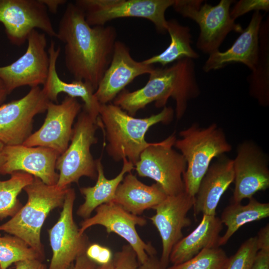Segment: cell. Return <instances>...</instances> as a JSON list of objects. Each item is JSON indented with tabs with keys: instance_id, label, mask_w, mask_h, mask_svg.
<instances>
[{
	"instance_id": "cell-1",
	"label": "cell",
	"mask_w": 269,
	"mask_h": 269,
	"mask_svg": "<svg viewBox=\"0 0 269 269\" xmlns=\"http://www.w3.org/2000/svg\"><path fill=\"white\" fill-rule=\"evenodd\" d=\"M117 32L112 25H90L83 11L67 3L56 38L64 43L65 66L75 80L90 84L96 90L114 53Z\"/></svg>"
},
{
	"instance_id": "cell-2",
	"label": "cell",
	"mask_w": 269,
	"mask_h": 269,
	"mask_svg": "<svg viewBox=\"0 0 269 269\" xmlns=\"http://www.w3.org/2000/svg\"><path fill=\"white\" fill-rule=\"evenodd\" d=\"M200 94L194 60L184 58L169 66L154 67L143 87L131 92L124 90L113 104L134 117L152 102L157 108H164L172 98L176 103V117L179 120L186 111L188 102Z\"/></svg>"
},
{
	"instance_id": "cell-3",
	"label": "cell",
	"mask_w": 269,
	"mask_h": 269,
	"mask_svg": "<svg viewBox=\"0 0 269 269\" xmlns=\"http://www.w3.org/2000/svg\"><path fill=\"white\" fill-rule=\"evenodd\" d=\"M174 115V110L165 106L156 114L137 118L113 103L101 104L98 120L107 141L108 154L117 162L126 158L134 165L141 152L152 143L145 139L149 129L158 123H170Z\"/></svg>"
},
{
	"instance_id": "cell-4",
	"label": "cell",
	"mask_w": 269,
	"mask_h": 269,
	"mask_svg": "<svg viewBox=\"0 0 269 269\" xmlns=\"http://www.w3.org/2000/svg\"><path fill=\"white\" fill-rule=\"evenodd\" d=\"M69 187L47 185L34 177L32 182L23 188L28 197L26 203L0 225V231L21 239L44 258L40 238L42 227L53 209L62 207Z\"/></svg>"
},
{
	"instance_id": "cell-5",
	"label": "cell",
	"mask_w": 269,
	"mask_h": 269,
	"mask_svg": "<svg viewBox=\"0 0 269 269\" xmlns=\"http://www.w3.org/2000/svg\"><path fill=\"white\" fill-rule=\"evenodd\" d=\"M174 146L178 149L186 162L183 175L184 191L195 197L200 181L213 158L231 151L232 146L225 134L216 123L201 128L196 123L179 134Z\"/></svg>"
},
{
	"instance_id": "cell-6",
	"label": "cell",
	"mask_w": 269,
	"mask_h": 269,
	"mask_svg": "<svg viewBox=\"0 0 269 269\" xmlns=\"http://www.w3.org/2000/svg\"><path fill=\"white\" fill-rule=\"evenodd\" d=\"M98 128V119H94L83 109L73 128L70 144L56 161V169L59 171L58 186L69 187L72 183H78L82 176L97 179L96 160L91 154L90 148L98 142L95 134Z\"/></svg>"
},
{
	"instance_id": "cell-7",
	"label": "cell",
	"mask_w": 269,
	"mask_h": 269,
	"mask_svg": "<svg viewBox=\"0 0 269 269\" xmlns=\"http://www.w3.org/2000/svg\"><path fill=\"white\" fill-rule=\"evenodd\" d=\"M232 0H221L212 5L203 0H175L172 7L184 18H190L199 25L200 33L197 48L210 54L219 50L228 34L234 31L241 33L243 29L236 23L230 14Z\"/></svg>"
},
{
	"instance_id": "cell-8",
	"label": "cell",
	"mask_w": 269,
	"mask_h": 269,
	"mask_svg": "<svg viewBox=\"0 0 269 269\" xmlns=\"http://www.w3.org/2000/svg\"><path fill=\"white\" fill-rule=\"evenodd\" d=\"M175 0H76L74 3L84 12L92 26H104L113 19L135 17L147 19L160 34H165V13Z\"/></svg>"
},
{
	"instance_id": "cell-9",
	"label": "cell",
	"mask_w": 269,
	"mask_h": 269,
	"mask_svg": "<svg viewBox=\"0 0 269 269\" xmlns=\"http://www.w3.org/2000/svg\"><path fill=\"white\" fill-rule=\"evenodd\" d=\"M176 139L174 132L161 141L152 142L134 165L138 176L154 180L167 196L184 191L183 175L187 164L181 153L173 148Z\"/></svg>"
},
{
	"instance_id": "cell-10",
	"label": "cell",
	"mask_w": 269,
	"mask_h": 269,
	"mask_svg": "<svg viewBox=\"0 0 269 269\" xmlns=\"http://www.w3.org/2000/svg\"><path fill=\"white\" fill-rule=\"evenodd\" d=\"M26 41L27 48L22 55L9 65L0 66V79L8 94L20 87L43 85L47 78L49 57L46 51V34L34 29Z\"/></svg>"
},
{
	"instance_id": "cell-11",
	"label": "cell",
	"mask_w": 269,
	"mask_h": 269,
	"mask_svg": "<svg viewBox=\"0 0 269 269\" xmlns=\"http://www.w3.org/2000/svg\"><path fill=\"white\" fill-rule=\"evenodd\" d=\"M76 194L69 187L57 222L48 230L52 256L48 269H69L76 259L85 254L90 244L88 237L81 234L73 218Z\"/></svg>"
},
{
	"instance_id": "cell-12",
	"label": "cell",
	"mask_w": 269,
	"mask_h": 269,
	"mask_svg": "<svg viewBox=\"0 0 269 269\" xmlns=\"http://www.w3.org/2000/svg\"><path fill=\"white\" fill-rule=\"evenodd\" d=\"M0 23L9 41L18 46L27 41L34 29L56 37L48 9L41 0H0Z\"/></svg>"
},
{
	"instance_id": "cell-13",
	"label": "cell",
	"mask_w": 269,
	"mask_h": 269,
	"mask_svg": "<svg viewBox=\"0 0 269 269\" xmlns=\"http://www.w3.org/2000/svg\"><path fill=\"white\" fill-rule=\"evenodd\" d=\"M49 102L38 86L20 99L0 105V141L5 145L22 144L32 134L34 117L45 112Z\"/></svg>"
},
{
	"instance_id": "cell-14",
	"label": "cell",
	"mask_w": 269,
	"mask_h": 269,
	"mask_svg": "<svg viewBox=\"0 0 269 269\" xmlns=\"http://www.w3.org/2000/svg\"><path fill=\"white\" fill-rule=\"evenodd\" d=\"M95 210L94 216L81 222V234L93 226L101 225L108 234L113 233L125 239L135 252L140 264L144 263L149 256H156L155 248L150 243L143 241L136 229V226L142 227L146 224L145 218L129 212L114 202L101 205Z\"/></svg>"
},
{
	"instance_id": "cell-15",
	"label": "cell",
	"mask_w": 269,
	"mask_h": 269,
	"mask_svg": "<svg viewBox=\"0 0 269 269\" xmlns=\"http://www.w3.org/2000/svg\"><path fill=\"white\" fill-rule=\"evenodd\" d=\"M234 188L233 202L241 203L269 187V159L254 141L245 140L237 146L233 160Z\"/></svg>"
},
{
	"instance_id": "cell-16",
	"label": "cell",
	"mask_w": 269,
	"mask_h": 269,
	"mask_svg": "<svg viewBox=\"0 0 269 269\" xmlns=\"http://www.w3.org/2000/svg\"><path fill=\"white\" fill-rule=\"evenodd\" d=\"M81 108L77 98L68 96L60 104L50 101L43 125L22 145L49 148L60 155L69 145L72 134V126Z\"/></svg>"
},
{
	"instance_id": "cell-17",
	"label": "cell",
	"mask_w": 269,
	"mask_h": 269,
	"mask_svg": "<svg viewBox=\"0 0 269 269\" xmlns=\"http://www.w3.org/2000/svg\"><path fill=\"white\" fill-rule=\"evenodd\" d=\"M195 197L185 191L166 198L153 209L155 214L149 218L161 240L162 252L159 259L163 269L169 263V256L174 245L183 237L182 230L191 224L187 217L193 208Z\"/></svg>"
},
{
	"instance_id": "cell-18",
	"label": "cell",
	"mask_w": 269,
	"mask_h": 269,
	"mask_svg": "<svg viewBox=\"0 0 269 269\" xmlns=\"http://www.w3.org/2000/svg\"><path fill=\"white\" fill-rule=\"evenodd\" d=\"M59 155L56 151L42 146L5 145L0 174L24 172L46 184L56 185L59 178L55 171L56 163Z\"/></svg>"
},
{
	"instance_id": "cell-19",
	"label": "cell",
	"mask_w": 269,
	"mask_h": 269,
	"mask_svg": "<svg viewBox=\"0 0 269 269\" xmlns=\"http://www.w3.org/2000/svg\"><path fill=\"white\" fill-rule=\"evenodd\" d=\"M154 67L143 61L134 60L129 47L117 40L111 63L95 91V96L100 104L110 103L135 78L149 74Z\"/></svg>"
},
{
	"instance_id": "cell-20",
	"label": "cell",
	"mask_w": 269,
	"mask_h": 269,
	"mask_svg": "<svg viewBox=\"0 0 269 269\" xmlns=\"http://www.w3.org/2000/svg\"><path fill=\"white\" fill-rule=\"evenodd\" d=\"M263 16L260 11L254 12L247 27L243 29L231 47L209 55L202 67L205 72L217 70L233 63H240L252 71L257 66L259 52V31Z\"/></svg>"
},
{
	"instance_id": "cell-21",
	"label": "cell",
	"mask_w": 269,
	"mask_h": 269,
	"mask_svg": "<svg viewBox=\"0 0 269 269\" xmlns=\"http://www.w3.org/2000/svg\"><path fill=\"white\" fill-rule=\"evenodd\" d=\"M233 181V159L225 154L217 157L199 184L193 207L194 215L216 216L222 196Z\"/></svg>"
},
{
	"instance_id": "cell-22",
	"label": "cell",
	"mask_w": 269,
	"mask_h": 269,
	"mask_svg": "<svg viewBox=\"0 0 269 269\" xmlns=\"http://www.w3.org/2000/svg\"><path fill=\"white\" fill-rule=\"evenodd\" d=\"M49 57V67L46 80L42 88L49 100L57 102L58 95L64 93L73 98H80L84 102L83 109L92 117L98 119L100 104L95 96V90L92 85L81 80L66 82L60 79L56 70V63L60 49L55 47L51 41L47 50Z\"/></svg>"
},
{
	"instance_id": "cell-23",
	"label": "cell",
	"mask_w": 269,
	"mask_h": 269,
	"mask_svg": "<svg viewBox=\"0 0 269 269\" xmlns=\"http://www.w3.org/2000/svg\"><path fill=\"white\" fill-rule=\"evenodd\" d=\"M167 196L159 184L146 185L131 172L118 186L113 202L129 212L140 216L145 210L153 209Z\"/></svg>"
},
{
	"instance_id": "cell-24",
	"label": "cell",
	"mask_w": 269,
	"mask_h": 269,
	"mask_svg": "<svg viewBox=\"0 0 269 269\" xmlns=\"http://www.w3.org/2000/svg\"><path fill=\"white\" fill-rule=\"evenodd\" d=\"M222 228L220 218L203 215L196 228L174 245L170 254L169 263L172 265L179 264L190 260L205 248L219 247Z\"/></svg>"
},
{
	"instance_id": "cell-25",
	"label": "cell",
	"mask_w": 269,
	"mask_h": 269,
	"mask_svg": "<svg viewBox=\"0 0 269 269\" xmlns=\"http://www.w3.org/2000/svg\"><path fill=\"white\" fill-rule=\"evenodd\" d=\"M97 170V181L95 185L80 189L85 201L78 208L77 215L84 219L90 217L92 213L98 206L113 202L117 189L124 179L125 174L134 169L133 163L126 158L123 159V165L120 172L114 178L106 177L101 159H96Z\"/></svg>"
},
{
	"instance_id": "cell-26",
	"label": "cell",
	"mask_w": 269,
	"mask_h": 269,
	"mask_svg": "<svg viewBox=\"0 0 269 269\" xmlns=\"http://www.w3.org/2000/svg\"><path fill=\"white\" fill-rule=\"evenodd\" d=\"M166 31L170 38L168 46L161 53L143 60L144 63L159 64L163 67L182 58L194 60L199 58L200 55L191 46L192 34L188 26L181 24L175 19H170L167 20Z\"/></svg>"
},
{
	"instance_id": "cell-27",
	"label": "cell",
	"mask_w": 269,
	"mask_h": 269,
	"mask_svg": "<svg viewBox=\"0 0 269 269\" xmlns=\"http://www.w3.org/2000/svg\"><path fill=\"white\" fill-rule=\"evenodd\" d=\"M250 95L264 107L269 106V17L262 21L259 31L257 66L247 78Z\"/></svg>"
},
{
	"instance_id": "cell-28",
	"label": "cell",
	"mask_w": 269,
	"mask_h": 269,
	"mask_svg": "<svg viewBox=\"0 0 269 269\" xmlns=\"http://www.w3.org/2000/svg\"><path fill=\"white\" fill-rule=\"evenodd\" d=\"M269 216V203H262L252 197L249 203L242 205L233 202L223 211L220 220L226 227L223 236H220L218 245H225L231 237L246 224L259 221Z\"/></svg>"
},
{
	"instance_id": "cell-29",
	"label": "cell",
	"mask_w": 269,
	"mask_h": 269,
	"mask_svg": "<svg viewBox=\"0 0 269 269\" xmlns=\"http://www.w3.org/2000/svg\"><path fill=\"white\" fill-rule=\"evenodd\" d=\"M10 175L8 180H0V220L12 217L22 207L17 196L33 179L31 175L24 172H15Z\"/></svg>"
},
{
	"instance_id": "cell-30",
	"label": "cell",
	"mask_w": 269,
	"mask_h": 269,
	"mask_svg": "<svg viewBox=\"0 0 269 269\" xmlns=\"http://www.w3.org/2000/svg\"><path fill=\"white\" fill-rule=\"evenodd\" d=\"M32 259L43 261L44 258L16 236L11 235L0 236L1 269H7L13 263Z\"/></svg>"
},
{
	"instance_id": "cell-31",
	"label": "cell",
	"mask_w": 269,
	"mask_h": 269,
	"mask_svg": "<svg viewBox=\"0 0 269 269\" xmlns=\"http://www.w3.org/2000/svg\"><path fill=\"white\" fill-rule=\"evenodd\" d=\"M228 259L220 247L205 248L190 260L166 269H225Z\"/></svg>"
},
{
	"instance_id": "cell-32",
	"label": "cell",
	"mask_w": 269,
	"mask_h": 269,
	"mask_svg": "<svg viewBox=\"0 0 269 269\" xmlns=\"http://www.w3.org/2000/svg\"><path fill=\"white\" fill-rule=\"evenodd\" d=\"M258 251L256 236L249 238L229 257L225 269H252Z\"/></svg>"
},
{
	"instance_id": "cell-33",
	"label": "cell",
	"mask_w": 269,
	"mask_h": 269,
	"mask_svg": "<svg viewBox=\"0 0 269 269\" xmlns=\"http://www.w3.org/2000/svg\"><path fill=\"white\" fill-rule=\"evenodd\" d=\"M112 263L114 269H138L140 265L135 252L128 244L113 255Z\"/></svg>"
},
{
	"instance_id": "cell-34",
	"label": "cell",
	"mask_w": 269,
	"mask_h": 269,
	"mask_svg": "<svg viewBox=\"0 0 269 269\" xmlns=\"http://www.w3.org/2000/svg\"><path fill=\"white\" fill-rule=\"evenodd\" d=\"M260 10L269 11V0H240L236 3L230 14L231 17L235 20L238 17L251 11Z\"/></svg>"
},
{
	"instance_id": "cell-35",
	"label": "cell",
	"mask_w": 269,
	"mask_h": 269,
	"mask_svg": "<svg viewBox=\"0 0 269 269\" xmlns=\"http://www.w3.org/2000/svg\"><path fill=\"white\" fill-rule=\"evenodd\" d=\"M85 254L91 260L99 265H106L112 261L113 254L111 250L98 243L90 244Z\"/></svg>"
},
{
	"instance_id": "cell-36",
	"label": "cell",
	"mask_w": 269,
	"mask_h": 269,
	"mask_svg": "<svg viewBox=\"0 0 269 269\" xmlns=\"http://www.w3.org/2000/svg\"><path fill=\"white\" fill-rule=\"evenodd\" d=\"M98 266L84 254L76 259L69 269H97Z\"/></svg>"
},
{
	"instance_id": "cell-37",
	"label": "cell",
	"mask_w": 269,
	"mask_h": 269,
	"mask_svg": "<svg viewBox=\"0 0 269 269\" xmlns=\"http://www.w3.org/2000/svg\"><path fill=\"white\" fill-rule=\"evenodd\" d=\"M14 269H48L40 259L26 260L15 263Z\"/></svg>"
},
{
	"instance_id": "cell-38",
	"label": "cell",
	"mask_w": 269,
	"mask_h": 269,
	"mask_svg": "<svg viewBox=\"0 0 269 269\" xmlns=\"http://www.w3.org/2000/svg\"><path fill=\"white\" fill-rule=\"evenodd\" d=\"M256 238L259 250L269 251V224L260 229Z\"/></svg>"
},
{
	"instance_id": "cell-39",
	"label": "cell",
	"mask_w": 269,
	"mask_h": 269,
	"mask_svg": "<svg viewBox=\"0 0 269 269\" xmlns=\"http://www.w3.org/2000/svg\"><path fill=\"white\" fill-rule=\"evenodd\" d=\"M252 269H269V251H258Z\"/></svg>"
},
{
	"instance_id": "cell-40",
	"label": "cell",
	"mask_w": 269,
	"mask_h": 269,
	"mask_svg": "<svg viewBox=\"0 0 269 269\" xmlns=\"http://www.w3.org/2000/svg\"><path fill=\"white\" fill-rule=\"evenodd\" d=\"M138 269H163L159 259L156 256H149L147 260L140 264Z\"/></svg>"
},
{
	"instance_id": "cell-41",
	"label": "cell",
	"mask_w": 269,
	"mask_h": 269,
	"mask_svg": "<svg viewBox=\"0 0 269 269\" xmlns=\"http://www.w3.org/2000/svg\"><path fill=\"white\" fill-rule=\"evenodd\" d=\"M46 6L48 10L55 13L57 11L59 6L67 2L65 0H41Z\"/></svg>"
},
{
	"instance_id": "cell-42",
	"label": "cell",
	"mask_w": 269,
	"mask_h": 269,
	"mask_svg": "<svg viewBox=\"0 0 269 269\" xmlns=\"http://www.w3.org/2000/svg\"><path fill=\"white\" fill-rule=\"evenodd\" d=\"M8 95V94L5 86L2 80L0 79V105L4 101Z\"/></svg>"
},
{
	"instance_id": "cell-43",
	"label": "cell",
	"mask_w": 269,
	"mask_h": 269,
	"mask_svg": "<svg viewBox=\"0 0 269 269\" xmlns=\"http://www.w3.org/2000/svg\"><path fill=\"white\" fill-rule=\"evenodd\" d=\"M97 269H114L112 260L107 264L99 265Z\"/></svg>"
},
{
	"instance_id": "cell-44",
	"label": "cell",
	"mask_w": 269,
	"mask_h": 269,
	"mask_svg": "<svg viewBox=\"0 0 269 269\" xmlns=\"http://www.w3.org/2000/svg\"><path fill=\"white\" fill-rule=\"evenodd\" d=\"M5 145L0 141V168L2 165L3 161V151Z\"/></svg>"
},
{
	"instance_id": "cell-45",
	"label": "cell",
	"mask_w": 269,
	"mask_h": 269,
	"mask_svg": "<svg viewBox=\"0 0 269 269\" xmlns=\"http://www.w3.org/2000/svg\"><path fill=\"white\" fill-rule=\"evenodd\" d=\"M0 269H1L0 267Z\"/></svg>"
}]
</instances>
